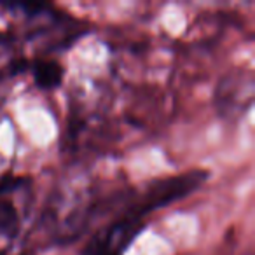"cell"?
<instances>
[{
	"label": "cell",
	"mask_w": 255,
	"mask_h": 255,
	"mask_svg": "<svg viewBox=\"0 0 255 255\" xmlns=\"http://www.w3.org/2000/svg\"><path fill=\"white\" fill-rule=\"evenodd\" d=\"M126 196L116 194L112 199H102L88 185L79 182H63L51 194L44 208L42 224L54 243H70L86 233L88 226L103 213V208H112L110 203L121 201Z\"/></svg>",
	"instance_id": "cell-1"
},
{
	"label": "cell",
	"mask_w": 255,
	"mask_h": 255,
	"mask_svg": "<svg viewBox=\"0 0 255 255\" xmlns=\"http://www.w3.org/2000/svg\"><path fill=\"white\" fill-rule=\"evenodd\" d=\"M206 178H208V171L191 170L187 173H180L175 175V177L150 182L140 192L128 196V205L123 212L131 213V215L138 217V219H145L154 210L171 205V203L194 192L196 189L205 184Z\"/></svg>",
	"instance_id": "cell-2"
},
{
	"label": "cell",
	"mask_w": 255,
	"mask_h": 255,
	"mask_svg": "<svg viewBox=\"0 0 255 255\" xmlns=\"http://www.w3.org/2000/svg\"><path fill=\"white\" fill-rule=\"evenodd\" d=\"M33 205V187L28 178L9 175L0 180V234L14 241L21 233Z\"/></svg>",
	"instance_id": "cell-3"
},
{
	"label": "cell",
	"mask_w": 255,
	"mask_h": 255,
	"mask_svg": "<svg viewBox=\"0 0 255 255\" xmlns=\"http://www.w3.org/2000/svg\"><path fill=\"white\" fill-rule=\"evenodd\" d=\"M143 229L142 219L121 212L114 222L102 226L82 250V255H123Z\"/></svg>",
	"instance_id": "cell-4"
},
{
	"label": "cell",
	"mask_w": 255,
	"mask_h": 255,
	"mask_svg": "<svg viewBox=\"0 0 255 255\" xmlns=\"http://www.w3.org/2000/svg\"><path fill=\"white\" fill-rule=\"evenodd\" d=\"M254 81L250 72L236 70L219 82L215 93V105L222 116L233 117L243 114L252 105Z\"/></svg>",
	"instance_id": "cell-5"
},
{
	"label": "cell",
	"mask_w": 255,
	"mask_h": 255,
	"mask_svg": "<svg viewBox=\"0 0 255 255\" xmlns=\"http://www.w3.org/2000/svg\"><path fill=\"white\" fill-rule=\"evenodd\" d=\"M28 61L19 54L18 40L11 33L0 30V81L21 74Z\"/></svg>",
	"instance_id": "cell-6"
},
{
	"label": "cell",
	"mask_w": 255,
	"mask_h": 255,
	"mask_svg": "<svg viewBox=\"0 0 255 255\" xmlns=\"http://www.w3.org/2000/svg\"><path fill=\"white\" fill-rule=\"evenodd\" d=\"M63 67L53 58H37L32 63L33 81L42 89H54L63 81Z\"/></svg>",
	"instance_id": "cell-7"
},
{
	"label": "cell",
	"mask_w": 255,
	"mask_h": 255,
	"mask_svg": "<svg viewBox=\"0 0 255 255\" xmlns=\"http://www.w3.org/2000/svg\"><path fill=\"white\" fill-rule=\"evenodd\" d=\"M11 245H12V241H9L7 238L0 234V255L7 254V250H9V247H11Z\"/></svg>",
	"instance_id": "cell-8"
},
{
	"label": "cell",
	"mask_w": 255,
	"mask_h": 255,
	"mask_svg": "<svg viewBox=\"0 0 255 255\" xmlns=\"http://www.w3.org/2000/svg\"><path fill=\"white\" fill-rule=\"evenodd\" d=\"M21 255H28V254H21Z\"/></svg>",
	"instance_id": "cell-9"
}]
</instances>
